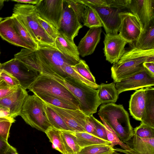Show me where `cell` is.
Returning a JSON list of instances; mask_svg holds the SVG:
<instances>
[{"mask_svg":"<svg viewBox=\"0 0 154 154\" xmlns=\"http://www.w3.org/2000/svg\"><path fill=\"white\" fill-rule=\"evenodd\" d=\"M9 121L13 123L15 122V120L14 118L11 117L8 118H0V121Z\"/></svg>","mask_w":154,"mask_h":154,"instance_id":"816d5d0a","label":"cell"},{"mask_svg":"<svg viewBox=\"0 0 154 154\" xmlns=\"http://www.w3.org/2000/svg\"><path fill=\"white\" fill-rule=\"evenodd\" d=\"M145 108L141 123L154 128V88L146 87Z\"/></svg>","mask_w":154,"mask_h":154,"instance_id":"d4e9b609","label":"cell"},{"mask_svg":"<svg viewBox=\"0 0 154 154\" xmlns=\"http://www.w3.org/2000/svg\"><path fill=\"white\" fill-rule=\"evenodd\" d=\"M11 1L17 2L18 3H28L29 4L35 5L38 2L39 0H12Z\"/></svg>","mask_w":154,"mask_h":154,"instance_id":"681fc988","label":"cell"},{"mask_svg":"<svg viewBox=\"0 0 154 154\" xmlns=\"http://www.w3.org/2000/svg\"><path fill=\"white\" fill-rule=\"evenodd\" d=\"M0 69L12 75L18 80L20 86L26 90L28 89L39 74L37 72L29 70L23 63L14 58L1 63Z\"/></svg>","mask_w":154,"mask_h":154,"instance_id":"9c48e42d","label":"cell"},{"mask_svg":"<svg viewBox=\"0 0 154 154\" xmlns=\"http://www.w3.org/2000/svg\"><path fill=\"white\" fill-rule=\"evenodd\" d=\"M6 1L5 0H0V10L3 7L4 5V2Z\"/></svg>","mask_w":154,"mask_h":154,"instance_id":"f5cc1de1","label":"cell"},{"mask_svg":"<svg viewBox=\"0 0 154 154\" xmlns=\"http://www.w3.org/2000/svg\"><path fill=\"white\" fill-rule=\"evenodd\" d=\"M91 116L95 125V129L92 134L100 138L108 140L106 129L103 124L95 118L93 115Z\"/></svg>","mask_w":154,"mask_h":154,"instance_id":"f35d334b","label":"cell"},{"mask_svg":"<svg viewBox=\"0 0 154 154\" xmlns=\"http://www.w3.org/2000/svg\"><path fill=\"white\" fill-rule=\"evenodd\" d=\"M72 66L68 64H66L63 68V71L68 77H71L76 79L93 89H97V87L85 79L79 73L76 71Z\"/></svg>","mask_w":154,"mask_h":154,"instance_id":"d590c367","label":"cell"},{"mask_svg":"<svg viewBox=\"0 0 154 154\" xmlns=\"http://www.w3.org/2000/svg\"><path fill=\"white\" fill-rule=\"evenodd\" d=\"M45 115L52 127L60 130L70 131L64 121L48 104L44 102Z\"/></svg>","mask_w":154,"mask_h":154,"instance_id":"83f0119b","label":"cell"},{"mask_svg":"<svg viewBox=\"0 0 154 154\" xmlns=\"http://www.w3.org/2000/svg\"><path fill=\"white\" fill-rule=\"evenodd\" d=\"M83 25L79 22L73 10L67 0H63V10L58 31L74 40Z\"/></svg>","mask_w":154,"mask_h":154,"instance_id":"30bf717a","label":"cell"},{"mask_svg":"<svg viewBox=\"0 0 154 154\" xmlns=\"http://www.w3.org/2000/svg\"><path fill=\"white\" fill-rule=\"evenodd\" d=\"M66 154H79L81 147L73 132L70 131L60 130Z\"/></svg>","mask_w":154,"mask_h":154,"instance_id":"484cf974","label":"cell"},{"mask_svg":"<svg viewBox=\"0 0 154 154\" xmlns=\"http://www.w3.org/2000/svg\"><path fill=\"white\" fill-rule=\"evenodd\" d=\"M103 124L106 129L107 140L110 143V145L111 146L113 147L116 145H119L123 149L128 151H131L133 150L128 144L122 142L111 128L105 124Z\"/></svg>","mask_w":154,"mask_h":154,"instance_id":"e575fe53","label":"cell"},{"mask_svg":"<svg viewBox=\"0 0 154 154\" xmlns=\"http://www.w3.org/2000/svg\"><path fill=\"white\" fill-rule=\"evenodd\" d=\"M26 90L19 86L12 93L0 99V105L9 110L11 117L14 118L20 116L23 105L28 95Z\"/></svg>","mask_w":154,"mask_h":154,"instance_id":"e0dca14e","label":"cell"},{"mask_svg":"<svg viewBox=\"0 0 154 154\" xmlns=\"http://www.w3.org/2000/svg\"><path fill=\"white\" fill-rule=\"evenodd\" d=\"M2 80H1V79H0V82Z\"/></svg>","mask_w":154,"mask_h":154,"instance_id":"6f0895ef","label":"cell"},{"mask_svg":"<svg viewBox=\"0 0 154 154\" xmlns=\"http://www.w3.org/2000/svg\"><path fill=\"white\" fill-rule=\"evenodd\" d=\"M133 47L141 50L154 49V19L143 26Z\"/></svg>","mask_w":154,"mask_h":154,"instance_id":"44dd1931","label":"cell"},{"mask_svg":"<svg viewBox=\"0 0 154 154\" xmlns=\"http://www.w3.org/2000/svg\"><path fill=\"white\" fill-rule=\"evenodd\" d=\"M19 86H10L3 81L1 80L0 82V99L3 98L12 93L17 89Z\"/></svg>","mask_w":154,"mask_h":154,"instance_id":"b9f144b4","label":"cell"},{"mask_svg":"<svg viewBox=\"0 0 154 154\" xmlns=\"http://www.w3.org/2000/svg\"><path fill=\"white\" fill-rule=\"evenodd\" d=\"M34 52L41 63L42 73L55 74L63 79L68 77L63 71L65 66H74L80 60L63 54L56 48L48 45H38Z\"/></svg>","mask_w":154,"mask_h":154,"instance_id":"5b68a950","label":"cell"},{"mask_svg":"<svg viewBox=\"0 0 154 154\" xmlns=\"http://www.w3.org/2000/svg\"><path fill=\"white\" fill-rule=\"evenodd\" d=\"M3 18L0 17V22L2 20Z\"/></svg>","mask_w":154,"mask_h":154,"instance_id":"11a10c76","label":"cell"},{"mask_svg":"<svg viewBox=\"0 0 154 154\" xmlns=\"http://www.w3.org/2000/svg\"><path fill=\"white\" fill-rule=\"evenodd\" d=\"M63 0H39L35 5L38 16L58 30L63 10Z\"/></svg>","mask_w":154,"mask_h":154,"instance_id":"ba28073f","label":"cell"},{"mask_svg":"<svg viewBox=\"0 0 154 154\" xmlns=\"http://www.w3.org/2000/svg\"><path fill=\"white\" fill-rule=\"evenodd\" d=\"M0 79L8 85L12 86H20L18 80L11 74L6 71L0 69Z\"/></svg>","mask_w":154,"mask_h":154,"instance_id":"60d3db41","label":"cell"},{"mask_svg":"<svg viewBox=\"0 0 154 154\" xmlns=\"http://www.w3.org/2000/svg\"><path fill=\"white\" fill-rule=\"evenodd\" d=\"M86 5L95 7H109L107 0H81Z\"/></svg>","mask_w":154,"mask_h":154,"instance_id":"f6af8a7d","label":"cell"},{"mask_svg":"<svg viewBox=\"0 0 154 154\" xmlns=\"http://www.w3.org/2000/svg\"><path fill=\"white\" fill-rule=\"evenodd\" d=\"M94 129V124L91 116H86L85 118V132L92 134Z\"/></svg>","mask_w":154,"mask_h":154,"instance_id":"bcb514c9","label":"cell"},{"mask_svg":"<svg viewBox=\"0 0 154 154\" xmlns=\"http://www.w3.org/2000/svg\"><path fill=\"white\" fill-rule=\"evenodd\" d=\"M104 52L106 60L111 63L117 62L125 51L128 43L119 34H105Z\"/></svg>","mask_w":154,"mask_h":154,"instance_id":"4fadbf2b","label":"cell"},{"mask_svg":"<svg viewBox=\"0 0 154 154\" xmlns=\"http://www.w3.org/2000/svg\"><path fill=\"white\" fill-rule=\"evenodd\" d=\"M119 15L121 20L119 34L128 43L135 42L143 28L140 21L130 12H120Z\"/></svg>","mask_w":154,"mask_h":154,"instance_id":"8fae6325","label":"cell"},{"mask_svg":"<svg viewBox=\"0 0 154 154\" xmlns=\"http://www.w3.org/2000/svg\"><path fill=\"white\" fill-rule=\"evenodd\" d=\"M28 89L33 94H46L58 97L79 109V103L63 85L45 73H39Z\"/></svg>","mask_w":154,"mask_h":154,"instance_id":"8992f818","label":"cell"},{"mask_svg":"<svg viewBox=\"0 0 154 154\" xmlns=\"http://www.w3.org/2000/svg\"><path fill=\"white\" fill-rule=\"evenodd\" d=\"M83 24L89 28L101 27L102 23L98 16L91 6L86 5L83 15Z\"/></svg>","mask_w":154,"mask_h":154,"instance_id":"4dcf8cb0","label":"cell"},{"mask_svg":"<svg viewBox=\"0 0 154 154\" xmlns=\"http://www.w3.org/2000/svg\"><path fill=\"white\" fill-rule=\"evenodd\" d=\"M12 15L17 18L38 45H48L55 48V40L46 33L37 20L35 5L16 4Z\"/></svg>","mask_w":154,"mask_h":154,"instance_id":"277c9868","label":"cell"},{"mask_svg":"<svg viewBox=\"0 0 154 154\" xmlns=\"http://www.w3.org/2000/svg\"><path fill=\"white\" fill-rule=\"evenodd\" d=\"M144 67L154 75V61H149L144 62L143 63Z\"/></svg>","mask_w":154,"mask_h":154,"instance_id":"c3c4849f","label":"cell"},{"mask_svg":"<svg viewBox=\"0 0 154 154\" xmlns=\"http://www.w3.org/2000/svg\"><path fill=\"white\" fill-rule=\"evenodd\" d=\"M73 132L76 137L78 144L81 148L94 144H110L108 140L100 138L86 132Z\"/></svg>","mask_w":154,"mask_h":154,"instance_id":"4316f807","label":"cell"},{"mask_svg":"<svg viewBox=\"0 0 154 154\" xmlns=\"http://www.w3.org/2000/svg\"><path fill=\"white\" fill-rule=\"evenodd\" d=\"M0 64H1V63H0Z\"/></svg>","mask_w":154,"mask_h":154,"instance_id":"680465c9","label":"cell"},{"mask_svg":"<svg viewBox=\"0 0 154 154\" xmlns=\"http://www.w3.org/2000/svg\"><path fill=\"white\" fill-rule=\"evenodd\" d=\"M20 116L27 124L43 132L52 127L45 115L44 102L34 94L27 96Z\"/></svg>","mask_w":154,"mask_h":154,"instance_id":"52a82bcc","label":"cell"},{"mask_svg":"<svg viewBox=\"0 0 154 154\" xmlns=\"http://www.w3.org/2000/svg\"><path fill=\"white\" fill-rule=\"evenodd\" d=\"M91 7L97 14L106 34H118L121 24L120 10L110 7Z\"/></svg>","mask_w":154,"mask_h":154,"instance_id":"9a60e30c","label":"cell"},{"mask_svg":"<svg viewBox=\"0 0 154 154\" xmlns=\"http://www.w3.org/2000/svg\"><path fill=\"white\" fill-rule=\"evenodd\" d=\"M149 61H154V49L141 50L133 47L125 51L111 67V77L114 82H120L141 71L144 68L143 63Z\"/></svg>","mask_w":154,"mask_h":154,"instance_id":"6da1fadb","label":"cell"},{"mask_svg":"<svg viewBox=\"0 0 154 154\" xmlns=\"http://www.w3.org/2000/svg\"><path fill=\"white\" fill-rule=\"evenodd\" d=\"M37 19L39 23L46 33L55 40L57 37V30L50 23L41 19L38 15Z\"/></svg>","mask_w":154,"mask_h":154,"instance_id":"ab89813d","label":"cell"},{"mask_svg":"<svg viewBox=\"0 0 154 154\" xmlns=\"http://www.w3.org/2000/svg\"><path fill=\"white\" fill-rule=\"evenodd\" d=\"M98 115L103 124L111 128L123 143H126L133 136L134 129L128 113L122 105L113 103L102 104Z\"/></svg>","mask_w":154,"mask_h":154,"instance_id":"7a4b0ae2","label":"cell"},{"mask_svg":"<svg viewBox=\"0 0 154 154\" xmlns=\"http://www.w3.org/2000/svg\"><path fill=\"white\" fill-rule=\"evenodd\" d=\"M102 31L101 27L90 28L77 46L80 55L84 57L93 53L100 41Z\"/></svg>","mask_w":154,"mask_h":154,"instance_id":"ac0fdd59","label":"cell"},{"mask_svg":"<svg viewBox=\"0 0 154 154\" xmlns=\"http://www.w3.org/2000/svg\"><path fill=\"white\" fill-rule=\"evenodd\" d=\"M109 7L119 10L127 8L130 0H107Z\"/></svg>","mask_w":154,"mask_h":154,"instance_id":"ee69618b","label":"cell"},{"mask_svg":"<svg viewBox=\"0 0 154 154\" xmlns=\"http://www.w3.org/2000/svg\"><path fill=\"white\" fill-rule=\"evenodd\" d=\"M42 101L58 107L70 109H79L75 106L58 97L46 94L34 93Z\"/></svg>","mask_w":154,"mask_h":154,"instance_id":"f546056e","label":"cell"},{"mask_svg":"<svg viewBox=\"0 0 154 154\" xmlns=\"http://www.w3.org/2000/svg\"><path fill=\"white\" fill-rule=\"evenodd\" d=\"M114 82L109 84L102 83L97 89L98 92L100 105L110 103H115L119 94L115 87Z\"/></svg>","mask_w":154,"mask_h":154,"instance_id":"cb8c5ba5","label":"cell"},{"mask_svg":"<svg viewBox=\"0 0 154 154\" xmlns=\"http://www.w3.org/2000/svg\"><path fill=\"white\" fill-rule=\"evenodd\" d=\"M143 26L154 19V0H130L127 8Z\"/></svg>","mask_w":154,"mask_h":154,"instance_id":"2e32d148","label":"cell"},{"mask_svg":"<svg viewBox=\"0 0 154 154\" xmlns=\"http://www.w3.org/2000/svg\"><path fill=\"white\" fill-rule=\"evenodd\" d=\"M5 154H18L16 149L10 146Z\"/></svg>","mask_w":154,"mask_h":154,"instance_id":"f907efd6","label":"cell"},{"mask_svg":"<svg viewBox=\"0 0 154 154\" xmlns=\"http://www.w3.org/2000/svg\"><path fill=\"white\" fill-rule=\"evenodd\" d=\"M80 23H83V15L86 5L81 0H67Z\"/></svg>","mask_w":154,"mask_h":154,"instance_id":"8d00e7d4","label":"cell"},{"mask_svg":"<svg viewBox=\"0 0 154 154\" xmlns=\"http://www.w3.org/2000/svg\"><path fill=\"white\" fill-rule=\"evenodd\" d=\"M126 144L134 150L131 154H154V138H143L134 134Z\"/></svg>","mask_w":154,"mask_h":154,"instance_id":"7402d4cb","label":"cell"},{"mask_svg":"<svg viewBox=\"0 0 154 154\" xmlns=\"http://www.w3.org/2000/svg\"><path fill=\"white\" fill-rule=\"evenodd\" d=\"M0 36L4 40L16 46L34 50L20 36L14 27L11 17L0 22Z\"/></svg>","mask_w":154,"mask_h":154,"instance_id":"d6986e66","label":"cell"},{"mask_svg":"<svg viewBox=\"0 0 154 154\" xmlns=\"http://www.w3.org/2000/svg\"><path fill=\"white\" fill-rule=\"evenodd\" d=\"M68 89L79 101V109L86 116L96 113L100 104L97 89H93L74 78L65 79L54 74L48 75Z\"/></svg>","mask_w":154,"mask_h":154,"instance_id":"3957f363","label":"cell"},{"mask_svg":"<svg viewBox=\"0 0 154 154\" xmlns=\"http://www.w3.org/2000/svg\"><path fill=\"white\" fill-rule=\"evenodd\" d=\"M134 129V134L143 138H154V128L140 123Z\"/></svg>","mask_w":154,"mask_h":154,"instance_id":"74e56055","label":"cell"},{"mask_svg":"<svg viewBox=\"0 0 154 154\" xmlns=\"http://www.w3.org/2000/svg\"><path fill=\"white\" fill-rule=\"evenodd\" d=\"M45 133L54 146V149L62 154H66L60 130L53 127L49 128Z\"/></svg>","mask_w":154,"mask_h":154,"instance_id":"f1b7e54d","label":"cell"},{"mask_svg":"<svg viewBox=\"0 0 154 154\" xmlns=\"http://www.w3.org/2000/svg\"><path fill=\"white\" fill-rule=\"evenodd\" d=\"M2 107H3V106H1V105H0V108H1Z\"/></svg>","mask_w":154,"mask_h":154,"instance_id":"9f6ffc18","label":"cell"},{"mask_svg":"<svg viewBox=\"0 0 154 154\" xmlns=\"http://www.w3.org/2000/svg\"><path fill=\"white\" fill-rule=\"evenodd\" d=\"M154 85V75L144 68L133 75L116 83L115 87L119 94L124 91Z\"/></svg>","mask_w":154,"mask_h":154,"instance_id":"7c38bea8","label":"cell"},{"mask_svg":"<svg viewBox=\"0 0 154 154\" xmlns=\"http://www.w3.org/2000/svg\"><path fill=\"white\" fill-rule=\"evenodd\" d=\"M10 146L8 140L0 136V154H5Z\"/></svg>","mask_w":154,"mask_h":154,"instance_id":"7dc6e473","label":"cell"},{"mask_svg":"<svg viewBox=\"0 0 154 154\" xmlns=\"http://www.w3.org/2000/svg\"><path fill=\"white\" fill-rule=\"evenodd\" d=\"M48 104L61 117L70 131L75 133L85 132L86 116L79 109H65Z\"/></svg>","mask_w":154,"mask_h":154,"instance_id":"5bb4252c","label":"cell"},{"mask_svg":"<svg viewBox=\"0 0 154 154\" xmlns=\"http://www.w3.org/2000/svg\"><path fill=\"white\" fill-rule=\"evenodd\" d=\"M13 123L9 121H0V136L8 140L9 137V131Z\"/></svg>","mask_w":154,"mask_h":154,"instance_id":"7bdbcfd3","label":"cell"},{"mask_svg":"<svg viewBox=\"0 0 154 154\" xmlns=\"http://www.w3.org/2000/svg\"><path fill=\"white\" fill-rule=\"evenodd\" d=\"M11 17L14 27L20 38L34 50H36L38 45L33 40L24 27L14 15Z\"/></svg>","mask_w":154,"mask_h":154,"instance_id":"d6a6232c","label":"cell"},{"mask_svg":"<svg viewBox=\"0 0 154 154\" xmlns=\"http://www.w3.org/2000/svg\"><path fill=\"white\" fill-rule=\"evenodd\" d=\"M121 154V153H118V152H117L116 151H115L114 152H112V153H107V154ZM124 154H128L125 153Z\"/></svg>","mask_w":154,"mask_h":154,"instance_id":"db71d44e","label":"cell"},{"mask_svg":"<svg viewBox=\"0 0 154 154\" xmlns=\"http://www.w3.org/2000/svg\"><path fill=\"white\" fill-rule=\"evenodd\" d=\"M73 69L86 79L97 87L99 85L96 82L95 78L91 72L89 67L85 61L82 59L74 66Z\"/></svg>","mask_w":154,"mask_h":154,"instance_id":"836d02e7","label":"cell"},{"mask_svg":"<svg viewBox=\"0 0 154 154\" xmlns=\"http://www.w3.org/2000/svg\"><path fill=\"white\" fill-rule=\"evenodd\" d=\"M146 88L136 90L131 95L129 109L131 115L136 120L141 121L143 116L146 102Z\"/></svg>","mask_w":154,"mask_h":154,"instance_id":"ffe728a7","label":"cell"},{"mask_svg":"<svg viewBox=\"0 0 154 154\" xmlns=\"http://www.w3.org/2000/svg\"><path fill=\"white\" fill-rule=\"evenodd\" d=\"M115 151L110 145L97 144L88 146L81 148L79 154H106Z\"/></svg>","mask_w":154,"mask_h":154,"instance_id":"1f68e13d","label":"cell"},{"mask_svg":"<svg viewBox=\"0 0 154 154\" xmlns=\"http://www.w3.org/2000/svg\"><path fill=\"white\" fill-rule=\"evenodd\" d=\"M55 45V48L60 52L80 60L77 46L74 40L69 39L63 33L58 31Z\"/></svg>","mask_w":154,"mask_h":154,"instance_id":"603a6c76","label":"cell"}]
</instances>
